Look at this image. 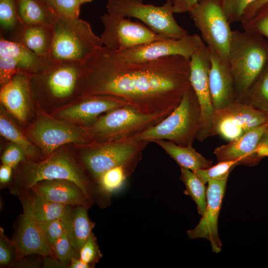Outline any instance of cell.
<instances>
[{"label":"cell","instance_id":"cell-1","mask_svg":"<svg viewBox=\"0 0 268 268\" xmlns=\"http://www.w3.org/2000/svg\"><path fill=\"white\" fill-rule=\"evenodd\" d=\"M190 60L171 56L131 63L104 46L83 64L81 80L87 95H110L147 115L166 117L190 87Z\"/></svg>","mask_w":268,"mask_h":268},{"label":"cell","instance_id":"cell-2","mask_svg":"<svg viewBox=\"0 0 268 268\" xmlns=\"http://www.w3.org/2000/svg\"><path fill=\"white\" fill-rule=\"evenodd\" d=\"M65 179L78 185L92 201L102 208L110 203V196L85 174L82 168L68 153H53L39 161L25 162L8 186L11 195L18 196L43 180Z\"/></svg>","mask_w":268,"mask_h":268},{"label":"cell","instance_id":"cell-3","mask_svg":"<svg viewBox=\"0 0 268 268\" xmlns=\"http://www.w3.org/2000/svg\"><path fill=\"white\" fill-rule=\"evenodd\" d=\"M51 26L53 39L49 59L53 62L83 64L98 48L103 46L90 25L79 17L55 13Z\"/></svg>","mask_w":268,"mask_h":268},{"label":"cell","instance_id":"cell-4","mask_svg":"<svg viewBox=\"0 0 268 268\" xmlns=\"http://www.w3.org/2000/svg\"><path fill=\"white\" fill-rule=\"evenodd\" d=\"M261 36L244 30H233L228 64L238 100L246 93L268 62V45Z\"/></svg>","mask_w":268,"mask_h":268},{"label":"cell","instance_id":"cell-5","mask_svg":"<svg viewBox=\"0 0 268 268\" xmlns=\"http://www.w3.org/2000/svg\"><path fill=\"white\" fill-rule=\"evenodd\" d=\"M201 110L191 85L175 109L157 124L133 135L137 140H168L179 145H192L199 129Z\"/></svg>","mask_w":268,"mask_h":268},{"label":"cell","instance_id":"cell-6","mask_svg":"<svg viewBox=\"0 0 268 268\" xmlns=\"http://www.w3.org/2000/svg\"><path fill=\"white\" fill-rule=\"evenodd\" d=\"M188 12L206 46L228 63L233 30L226 16L222 0H198Z\"/></svg>","mask_w":268,"mask_h":268},{"label":"cell","instance_id":"cell-7","mask_svg":"<svg viewBox=\"0 0 268 268\" xmlns=\"http://www.w3.org/2000/svg\"><path fill=\"white\" fill-rule=\"evenodd\" d=\"M106 8L107 13L139 19L164 38L179 39L188 34L174 18L173 0L160 6L144 4L142 0H108Z\"/></svg>","mask_w":268,"mask_h":268},{"label":"cell","instance_id":"cell-8","mask_svg":"<svg viewBox=\"0 0 268 268\" xmlns=\"http://www.w3.org/2000/svg\"><path fill=\"white\" fill-rule=\"evenodd\" d=\"M148 142L137 140L133 136L112 140L87 151L81 160L97 184L99 179L108 170L119 166L128 168L138 160Z\"/></svg>","mask_w":268,"mask_h":268},{"label":"cell","instance_id":"cell-9","mask_svg":"<svg viewBox=\"0 0 268 268\" xmlns=\"http://www.w3.org/2000/svg\"><path fill=\"white\" fill-rule=\"evenodd\" d=\"M165 118L145 114L131 106H124L109 111L98 119L90 130L93 134L112 141L138 134Z\"/></svg>","mask_w":268,"mask_h":268},{"label":"cell","instance_id":"cell-10","mask_svg":"<svg viewBox=\"0 0 268 268\" xmlns=\"http://www.w3.org/2000/svg\"><path fill=\"white\" fill-rule=\"evenodd\" d=\"M268 122V114L250 104L235 100L215 111L211 136L218 134L229 141Z\"/></svg>","mask_w":268,"mask_h":268},{"label":"cell","instance_id":"cell-11","mask_svg":"<svg viewBox=\"0 0 268 268\" xmlns=\"http://www.w3.org/2000/svg\"><path fill=\"white\" fill-rule=\"evenodd\" d=\"M126 18L109 13L101 16L104 29L100 38L104 46L118 51L166 39L155 33L146 25Z\"/></svg>","mask_w":268,"mask_h":268},{"label":"cell","instance_id":"cell-12","mask_svg":"<svg viewBox=\"0 0 268 268\" xmlns=\"http://www.w3.org/2000/svg\"><path fill=\"white\" fill-rule=\"evenodd\" d=\"M205 46L199 35L188 34L179 39H163L114 51L123 61L141 63L171 56H182L190 60L195 52Z\"/></svg>","mask_w":268,"mask_h":268},{"label":"cell","instance_id":"cell-13","mask_svg":"<svg viewBox=\"0 0 268 268\" xmlns=\"http://www.w3.org/2000/svg\"><path fill=\"white\" fill-rule=\"evenodd\" d=\"M210 66V51L206 45L195 52L190 59V81L201 110L200 127L196 136L200 141L211 136L215 113L209 87Z\"/></svg>","mask_w":268,"mask_h":268},{"label":"cell","instance_id":"cell-14","mask_svg":"<svg viewBox=\"0 0 268 268\" xmlns=\"http://www.w3.org/2000/svg\"><path fill=\"white\" fill-rule=\"evenodd\" d=\"M228 176L210 180L206 188V206L198 225L188 231L191 239L204 238L211 244L213 252L221 250L222 244L218 231V220Z\"/></svg>","mask_w":268,"mask_h":268},{"label":"cell","instance_id":"cell-15","mask_svg":"<svg viewBox=\"0 0 268 268\" xmlns=\"http://www.w3.org/2000/svg\"><path fill=\"white\" fill-rule=\"evenodd\" d=\"M30 135L47 156L67 143L86 144L90 140L81 132L67 124L51 118L42 117L34 124Z\"/></svg>","mask_w":268,"mask_h":268},{"label":"cell","instance_id":"cell-16","mask_svg":"<svg viewBox=\"0 0 268 268\" xmlns=\"http://www.w3.org/2000/svg\"><path fill=\"white\" fill-rule=\"evenodd\" d=\"M83 64L78 62H52L42 71L31 75L42 82L52 97L64 99L74 93L82 75Z\"/></svg>","mask_w":268,"mask_h":268},{"label":"cell","instance_id":"cell-17","mask_svg":"<svg viewBox=\"0 0 268 268\" xmlns=\"http://www.w3.org/2000/svg\"><path fill=\"white\" fill-rule=\"evenodd\" d=\"M13 228L12 239L17 246L16 260L31 254L55 257L53 247L38 222L22 213L15 220Z\"/></svg>","mask_w":268,"mask_h":268},{"label":"cell","instance_id":"cell-18","mask_svg":"<svg viewBox=\"0 0 268 268\" xmlns=\"http://www.w3.org/2000/svg\"><path fill=\"white\" fill-rule=\"evenodd\" d=\"M210 53L209 87L211 102L216 111L227 107L236 100V92L229 64L210 51Z\"/></svg>","mask_w":268,"mask_h":268},{"label":"cell","instance_id":"cell-19","mask_svg":"<svg viewBox=\"0 0 268 268\" xmlns=\"http://www.w3.org/2000/svg\"><path fill=\"white\" fill-rule=\"evenodd\" d=\"M268 122L256 127L241 136L214 150L218 162L238 160L240 164L250 165L255 159L256 149L266 132Z\"/></svg>","mask_w":268,"mask_h":268},{"label":"cell","instance_id":"cell-20","mask_svg":"<svg viewBox=\"0 0 268 268\" xmlns=\"http://www.w3.org/2000/svg\"><path fill=\"white\" fill-rule=\"evenodd\" d=\"M30 75L25 72H18L0 89L1 103L21 122L26 119L30 105Z\"/></svg>","mask_w":268,"mask_h":268},{"label":"cell","instance_id":"cell-21","mask_svg":"<svg viewBox=\"0 0 268 268\" xmlns=\"http://www.w3.org/2000/svg\"><path fill=\"white\" fill-rule=\"evenodd\" d=\"M124 106L128 105L115 96L89 95L84 101L61 111L58 115L62 119L86 124L104 112Z\"/></svg>","mask_w":268,"mask_h":268},{"label":"cell","instance_id":"cell-22","mask_svg":"<svg viewBox=\"0 0 268 268\" xmlns=\"http://www.w3.org/2000/svg\"><path fill=\"white\" fill-rule=\"evenodd\" d=\"M33 187L46 199L55 203L65 205H85L90 207L93 204L78 185L68 180H43L38 182Z\"/></svg>","mask_w":268,"mask_h":268},{"label":"cell","instance_id":"cell-23","mask_svg":"<svg viewBox=\"0 0 268 268\" xmlns=\"http://www.w3.org/2000/svg\"><path fill=\"white\" fill-rule=\"evenodd\" d=\"M17 197L22 204L23 213L38 222L62 217L67 206L49 201L33 187Z\"/></svg>","mask_w":268,"mask_h":268},{"label":"cell","instance_id":"cell-24","mask_svg":"<svg viewBox=\"0 0 268 268\" xmlns=\"http://www.w3.org/2000/svg\"><path fill=\"white\" fill-rule=\"evenodd\" d=\"M90 207L85 205H67L63 216L65 232L78 257L80 249L95 225L88 215Z\"/></svg>","mask_w":268,"mask_h":268},{"label":"cell","instance_id":"cell-25","mask_svg":"<svg viewBox=\"0 0 268 268\" xmlns=\"http://www.w3.org/2000/svg\"><path fill=\"white\" fill-rule=\"evenodd\" d=\"M0 55L10 57L20 72L30 75L42 71L53 62L48 58L36 55L20 42L9 41L2 37L0 40Z\"/></svg>","mask_w":268,"mask_h":268},{"label":"cell","instance_id":"cell-26","mask_svg":"<svg viewBox=\"0 0 268 268\" xmlns=\"http://www.w3.org/2000/svg\"><path fill=\"white\" fill-rule=\"evenodd\" d=\"M160 145L181 167L193 172L212 166V161L207 159L192 145L183 146L164 140L152 141Z\"/></svg>","mask_w":268,"mask_h":268},{"label":"cell","instance_id":"cell-27","mask_svg":"<svg viewBox=\"0 0 268 268\" xmlns=\"http://www.w3.org/2000/svg\"><path fill=\"white\" fill-rule=\"evenodd\" d=\"M52 39L51 25L34 24L23 27L20 42L36 55L49 58Z\"/></svg>","mask_w":268,"mask_h":268},{"label":"cell","instance_id":"cell-28","mask_svg":"<svg viewBox=\"0 0 268 268\" xmlns=\"http://www.w3.org/2000/svg\"><path fill=\"white\" fill-rule=\"evenodd\" d=\"M16 4L18 20L23 27L51 25L55 12L42 0H16Z\"/></svg>","mask_w":268,"mask_h":268},{"label":"cell","instance_id":"cell-29","mask_svg":"<svg viewBox=\"0 0 268 268\" xmlns=\"http://www.w3.org/2000/svg\"><path fill=\"white\" fill-rule=\"evenodd\" d=\"M238 100L252 105L268 114V62L249 88Z\"/></svg>","mask_w":268,"mask_h":268},{"label":"cell","instance_id":"cell-30","mask_svg":"<svg viewBox=\"0 0 268 268\" xmlns=\"http://www.w3.org/2000/svg\"><path fill=\"white\" fill-rule=\"evenodd\" d=\"M0 133L3 137L20 147L29 159L34 161V160L37 158L35 148L1 109L0 115Z\"/></svg>","mask_w":268,"mask_h":268},{"label":"cell","instance_id":"cell-31","mask_svg":"<svg viewBox=\"0 0 268 268\" xmlns=\"http://www.w3.org/2000/svg\"><path fill=\"white\" fill-rule=\"evenodd\" d=\"M180 179L184 183V193L190 196L196 203L198 213L202 215L206 206V188L196 174L193 171L181 168Z\"/></svg>","mask_w":268,"mask_h":268},{"label":"cell","instance_id":"cell-32","mask_svg":"<svg viewBox=\"0 0 268 268\" xmlns=\"http://www.w3.org/2000/svg\"><path fill=\"white\" fill-rule=\"evenodd\" d=\"M127 170V167L119 166L108 170L99 179L98 185L104 192L111 196L123 186L128 175Z\"/></svg>","mask_w":268,"mask_h":268},{"label":"cell","instance_id":"cell-33","mask_svg":"<svg viewBox=\"0 0 268 268\" xmlns=\"http://www.w3.org/2000/svg\"><path fill=\"white\" fill-rule=\"evenodd\" d=\"M240 164L238 160L219 162L209 168L194 171L201 182L205 184L210 180L219 179L228 176L231 170Z\"/></svg>","mask_w":268,"mask_h":268},{"label":"cell","instance_id":"cell-34","mask_svg":"<svg viewBox=\"0 0 268 268\" xmlns=\"http://www.w3.org/2000/svg\"><path fill=\"white\" fill-rule=\"evenodd\" d=\"M242 25L245 31L268 38V3Z\"/></svg>","mask_w":268,"mask_h":268},{"label":"cell","instance_id":"cell-35","mask_svg":"<svg viewBox=\"0 0 268 268\" xmlns=\"http://www.w3.org/2000/svg\"><path fill=\"white\" fill-rule=\"evenodd\" d=\"M17 256V246L14 241L4 234L3 229L0 227V267L11 268Z\"/></svg>","mask_w":268,"mask_h":268},{"label":"cell","instance_id":"cell-36","mask_svg":"<svg viewBox=\"0 0 268 268\" xmlns=\"http://www.w3.org/2000/svg\"><path fill=\"white\" fill-rule=\"evenodd\" d=\"M53 249L55 258L67 268L73 258L78 257L66 232L55 242Z\"/></svg>","mask_w":268,"mask_h":268},{"label":"cell","instance_id":"cell-37","mask_svg":"<svg viewBox=\"0 0 268 268\" xmlns=\"http://www.w3.org/2000/svg\"><path fill=\"white\" fill-rule=\"evenodd\" d=\"M99 248L97 238L92 232L80 250L78 258L85 263L94 267L102 257Z\"/></svg>","mask_w":268,"mask_h":268},{"label":"cell","instance_id":"cell-38","mask_svg":"<svg viewBox=\"0 0 268 268\" xmlns=\"http://www.w3.org/2000/svg\"><path fill=\"white\" fill-rule=\"evenodd\" d=\"M256 0H222L230 24L240 22L245 10Z\"/></svg>","mask_w":268,"mask_h":268},{"label":"cell","instance_id":"cell-39","mask_svg":"<svg viewBox=\"0 0 268 268\" xmlns=\"http://www.w3.org/2000/svg\"><path fill=\"white\" fill-rule=\"evenodd\" d=\"M18 21L16 0H0L1 27L5 30H11Z\"/></svg>","mask_w":268,"mask_h":268},{"label":"cell","instance_id":"cell-40","mask_svg":"<svg viewBox=\"0 0 268 268\" xmlns=\"http://www.w3.org/2000/svg\"><path fill=\"white\" fill-rule=\"evenodd\" d=\"M47 239L52 245L65 232L63 217L50 221L38 222Z\"/></svg>","mask_w":268,"mask_h":268},{"label":"cell","instance_id":"cell-41","mask_svg":"<svg viewBox=\"0 0 268 268\" xmlns=\"http://www.w3.org/2000/svg\"><path fill=\"white\" fill-rule=\"evenodd\" d=\"M81 5L77 0H52V8L57 14L78 17Z\"/></svg>","mask_w":268,"mask_h":268},{"label":"cell","instance_id":"cell-42","mask_svg":"<svg viewBox=\"0 0 268 268\" xmlns=\"http://www.w3.org/2000/svg\"><path fill=\"white\" fill-rule=\"evenodd\" d=\"M25 154L22 149L13 143L9 145L2 154L1 159L2 164L8 165L13 169L25 161Z\"/></svg>","mask_w":268,"mask_h":268},{"label":"cell","instance_id":"cell-43","mask_svg":"<svg viewBox=\"0 0 268 268\" xmlns=\"http://www.w3.org/2000/svg\"><path fill=\"white\" fill-rule=\"evenodd\" d=\"M43 256L37 254L28 255L17 259L12 266L14 268H42Z\"/></svg>","mask_w":268,"mask_h":268},{"label":"cell","instance_id":"cell-44","mask_svg":"<svg viewBox=\"0 0 268 268\" xmlns=\"http://www.w3.org/2000/svg\"><path fill=\"white\" fill-rule=\"evenodd\" d=\"M268 3V0H256L244 11L241 23H243L251 19L264 5Z\"/></svg>","mask_w":268,"mask_h":268},{"label":"cell","instance_id":"cell-45","mask_svg":"<svg viewBox=\"0 0 268 268\" xmlns=\"http://www.w3.org/2000/svg\"><path fill=\"white\" fill-rule=\"evenodd\" d=\"M198 0H176L173 2L174 13L188 12Z\"/></svg>","mask_w":268,"mask_h":268},{"label":"cell","instance_id":"cell-46","mask_svg":"<svg viewBox=\"0 0 268 268\" xmlns=\"http://www.w3.org/2000/svg\"><path fill=\"white\" fill-rule=\"evenodd\" d=\"M12 168L2 164L0 167V188L8 187L11 181Z\"/></svg>","mask_w":268,"mask_h":268},{"label":"cell","instance_id":"cell-47","mask_svg":"<svg viewBox=\"0 0 268 268\" xmlns=\"http://www.w3.org/2000/svg\"><path fill=\"white\" fill-rule=\"evenodd\" d=\"M43 268H67L56 258L52 256L43 257Z\"/></svg>","mask_w":268,"mask_h":268},{"label":"cell","instance_id":"cell-48","mask_svg":"<svg viewBox=\"0 0 268 268\" xmlns=\"http://www.w3.org/2000/svg\"><path fill=\"white\" fill-rule=\"evenodd\" d=\"M67 268H92V267L78 257H75L71 260Z\"/></svg>","mask_w":268,"mask_h":268},{"label":"cell","instance_id":"cell-49","mask_svg":"<svg viewBox=\"0 0 268 268\" xmlns=\"http://www.w3.org/2000/svg\"><path fill=\"white\" fill-rule=\"evenodd\" d=\"M268 147V129L263 135L260 142Z\"/></svg>","mask_w":268,"mask_h":268},{"label":"cell","instance_id":"cell-50","mask_svg":"<svg viewBox=\"0 0 268 268\" xmlns=\"http://www.w3.org/2000/svg\"><path fill=\"white\" fill-rule=\"evenodd\" d=\"M42 1L44 2L47 6L52 8V0H42Z\"/></svg>","mask_w":268,"mask_h":268},{"label":"cell","instance_id":"cell-51","mask_svg":"<svg viewBox=\"0 0 268 268\" xmlns=\"http://www.w3.org/2000/svg\"><path fill=\"white\" fill-rule=\"evenodd\" d=\"M81 4L86 2H88L92 1L93 0H77Z\"/></svg>","mask_w":268,"mask_h":268},{"label":"cell","instance_id":"cell-52","mask_svg":"<svg viewBox=\"0 0 268 268\" xmlns=\"http://www.w3.org/2000/svg\"><path fill=\"white\" fill-rule=\"evenodd\" d=\"M175 0H173V2L174 1H175Z\"/></svg>","mask_w":268,"mask_h":268}]
</instances>
